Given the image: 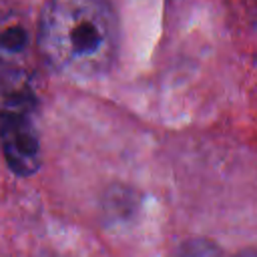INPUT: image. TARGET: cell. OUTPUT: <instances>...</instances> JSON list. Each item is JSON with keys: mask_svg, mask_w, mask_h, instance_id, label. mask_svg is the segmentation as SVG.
Instances as JSON below:
<instances>
[{"mask_svg": "<svg viewBox=\"0 0 257 257\" xmlns=\"http://www.w3.org/2000/svg\"><path fill=\"white\" fill-rule=\"evenodd\" d=\"M34 96L20 88L0 106V141L10 171L30 177L40 167V139L32 118Z\"/></svg>", "mask_w": 257, "mask_h": 257, "instance_id": "7a4b0ae2", "label": "cell"}, {"mask_svg": "<svg viewBox=\"0 0 257 257\" xmlns=\"http://www.w3.org/2000/svg\"><path fill=\"white\" fill-rule=\"evenodd\" d=\"M38 257H66V255H60V253H42Z\"/></svg>", "mask_w": 257, "mask_h": 257, "instance_id": "8992f818", "label": "cell"}, {"mask_svg": "<svg viewBox=\"0 0 257 257\" xmlns=\"http://www.w3.org/2000/svg\"><path fill=\"white\" fill-rule=\"evenodd\" d=\"M44 60L70 78H96L118 52V22L106 0H48L38 22Z\"/></svg>", "mask_w": 257, "mask_h": 257, "instance_id": "6da1fadb", "label": "cell"}, {"mask_svg": "<svg viewBox=\"0 0 257 257\" xmlns=\"http://www.w3.org/2000/svg\"><path fill=\"white\" fill-rule=\"evenodd\" d=\"M185 257H213V249H209V247L185 249Z\"/></svg>", "mask_w": 257, "mask_h": 257, "instance_id": "277c9868", "label": "cell"}, {"mask_svg": "<svg viewBox=\"0 0 257 257\" xmlns=\"http://www.w3.org/2000/svg\"><path fill=\"white\" fill-rule=\"evenodd\" d=\"M233 257H257V247H253V249H245V251H239V253H235Z\"/></svg>", "mask_w": 257, "mask_h": 257, "instance_id": "5b68a950", "label": "cell"}, {"mask_svg": "<svg viewBox=\"0 0 257 257\" xmlns=\"http://www.w3.org/2000/svg\"><path fill=\"white\" fill-rule=\"evenodd\" d=\"M28 30L8 12H0V58H12L26 50Z\"/></svg>", "mask_w": 257, "mask_h": 257, "instance_id": "3957f363", "label": "cell"}]
</instances>
